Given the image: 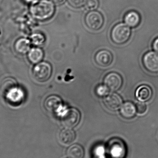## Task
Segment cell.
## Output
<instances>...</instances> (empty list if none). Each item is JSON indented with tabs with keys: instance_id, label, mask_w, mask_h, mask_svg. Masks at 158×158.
Returning <instances> with one entry per match:
<instances>
[{
	"instance_id": "6da1fadb",
	"label": "cell",
	"mask_w": 158,
	"mask_h": 158,
	"mask_svg": "<svg viewBox=\"0 0 158 158\" xmlns=\"http://www.w3.org/2000/svg\"><path fill=\"white\" fill-rule=\"evenodd\" d=\"M2 94L6 101L10 105L18 106L23 103L26 94L13 79H5L1 86Z\"/></svg>"
},
{
	"instance_id": "7a4b0ae2",
	"label": "cell",
	"mask_w": 158,
	"mask_h": 158,
	"mask_svg": "<svg viewBox=\"0 0 158 158\" xmlns=\"http://www.w3.org/2000/svg\"><path fill=\"white\" fill-rule=\"evenodd\" d=\"M54 5L49 0H40L31 6V10L34 18L40 20H45L52 17L55 13Z\"/></svg>"
},
{
	"instance_id": "3957f363",
	"label": "cell",
	"mask_w": 158,
	"mask_h": 158,
	"mask_svg": "<svg viewBox=\"0 0 158 158\" xmlns=\"http://www.w3.org/2000/svg\"><path fill=\"white\" fill-rule=\"evenodd\" d=\"M131 34V29L128 25L119 23L114 26L111 30V40L116 44H123L129 40Z\"/></svg>"
},
{
	"instance_id": "277c9868",
	"label": "cell",
	"mask_w": 158,
	"mask_h": 158,
	"mask_svg": "<svg viewBox=\"0 0 158 158\" xmlns=\"http://www.w3.org/2000/svg\"><path fill=\"white\" fill-rule=\"evenodd\" d=\"M81 115L77 110L75 108H69L63 112L61 120L63 125L66 128L72 129L76 127L80 121Z\"/></svg>"
},
{
	"instance_id": "5b68a950",
	"label": "cell",
	"mask_w": 158,
	"mask_h": 158,
	"mask_svg": "<svg viewBox=\"0 0 158 158\" xmlns=\"http://www.w3.org/2000/svg\"><path fill=\"white\" fill-rule=\"evenodd\" d=\"M52 73V68L49 63L42 62L37 64L33 69V77L39 82H43L49 80Z\"/></svg>"
},
{
	"instance_id": "8992f818",
	"label": "cell",
	"mask_w": 158,
	"mask_h": 158,
	"mask_svg": "<svg viewBox=\"0 0 158 158\" xmlns=\"http://www.w3.org/2000/svg\"><path fill=\"white\" fill-rule=\"evenodd\" d=\"M109 154L113 158H123L126 155V149L123 142L119 138H113L108 144Z\"/></svg>"
},
{
	"instance_id": "52a82bcc",
	"label": "cell",
	"mask_w": 158,
	"mask_h": 158,
	"mask_svg": "<svg viewBox=\"0 0 158 158\" xmlns=\"http://www.w3.org/2000/svg\"><path fill=\"white\" fill-rule=\"evenodd\" d=\"M85 21L86 26L92 30H98L103 26L104 19L98 11H91L86 15Z\"/></svg>"
},
{
	"instance_id": "ba28073f",
	"label": "cell",
	"mask_w": 158,
	"mask_h": 158,
	"mask_svg": "<svg viewBox=\"0 0 158 158\" xmlns=\"http://www.w3.org/2000/svg\"><path fill=\"white\" fill-rule=\"evenodd\" d=\"M143 64L148 71L151 73H157L158 53L154 52L146 53L143 57Z\"/></svg>"
},
{
	"instance_id": "9c48e42d",
	"label": "cell",
	"mask_w": 158,
	"mask_h": 158,
	"mask_svg": "<svg viewBox=\"0 0 158 158\" xmlns=\"http://www.w3.org/2000/svg\"><path fill=\"white\" fill-rule=\"evenodd\" d=\"M104 84L112 91H116L121 87L123 80L118 73L111 72L107 75L104 79Z\"/></svg>"
},
{
	"instance_id": "30bf717a",
	"label": "cell",
	"mask_w": 158,
	"mask_h": 158,
	"mask_svg": "<svg viewBox=\"0 0 158 158\" xmlns=\"http://www.w3.org/2000/svg\"><path fill=\"white\" fill-rule=\"evenodd\" d=\"M44 106L46 110L49 112L56 113L63 108L62 100L56 95L48 97L44 101Z\"/></svg>"
},
{
	"instance_id": "8fae6325",
	"label": "cell",
	"mask_w": 158,
	"mask_h": 158,
	"mask_svg": "<svg viewBox=\"0 0 158 158\" xmlns=\"http://www.w3.org/2000/svg\"><path fill=\"white\" fill-rule=\"evenodd\" d=\"M95 60L98 65L101 67L108 66L113 61L112 54L107 50H103L97 53Z\"/></svg>"
},
{
	"instance_id": "7c38bea8",
	"label": "cell",
	"mask_w": 158,
	"mask_h": 158,
	"mask_svg": "<svg viewBox=\"0 0 158 158\" xmlns=\"http://www.w3.org/2000/svg\"><path fill=\"white\" fill-rule=\"evenodd\" d=\"M122 102L121 97L116 94H110L104 99L105 106L110 110H116L119 108Z\"/></svg>"
},
{
	"instance_id": "4fadbf2b",
	"label": "cell",
	"mask_w": 158,
	"mask_h": 158,
	"mask_svg": "<svg viewBox=\"0 0 158 158\" xmlns=\"http://www.w3.org/2000/svg\"><path fill=\"white\" fill-rule=\"evenodd\" d=\"M76 138V134L71 129L66 128L60 132L59 135L60 143L64 146H69L72 144Z\"/></svg>"
},
{
	"instance_id": "5bb4252c",
	"label": "cell",
	"mask_w": 158,
	"mask_h": 158,
	"mask_svg": "<svg viewBox=\"0 0 158 158\" xmlns=\"http://www.w3.org/2000/svg\"><path fill=\"white\" fill-rule=\"evenodd\" d=\"M152 90L147 85H142L138 87L135 92L136 98L141 102H146L151 99Z\"/></svg>"
},
{
	"instance_id": "9a60e30c",
	"label": "cell",
	"mask_w": 158,
	"mask_h": 158,
	"mask_svg": "<svg viewBox=\"0 0 158 158\" xmlns=\"http://www.w3.org/2000/svg\"><path fill=\"white\" fill-rule=\"evenodd\" d=\"M124 22L126 25L131 27H135L140 24L141 17L136 11H131L124 16Z\"/></svg>"
},
{
	"instance_id": "2e32d148",
	"label": "cell",
	"mask_w": 158,
	"mask_h": 158,
	"mask_svg": "<svg viewBox=\"0 0 158 158\" xmlns=\"http://www.w3.org/2000/svg\"><path fill=\"white\" fill-rule=\"evenodd\" d=\"M136 107L131 102H127L123 104L120 109V113L124 118L131 119L136 113Z\"/></svg>"
},
{
	"instance_id": "e0dca14e",
	"label": "cell",
	"mask_w": 158,
	"mask_h": 158,
	"mask_svg": "<svg viewBox=\"0 0 158 158\" xmlns=\"http://www.w3.org/2000/svg\"><path fill=\"white\" fill-rule=\"evenodd\" d=\"M30 41L28 40L21 38L16 42L15 47L16 52L20 55H24L29 52Z\"/></svg>"
},
{
	"instance_id": "ac0fdd59",
	"label": "cell",
	"mask_w": 158,
	"mask_h": 158,
	"mask_svg": "<svg viewBox=\"0 0 158 158\" xmlns=\"http://www.w3.org/2000/svg\"><path fill=\"white\" fill-rule=\"evenodd\" d=\"M43 56V52L39 48H32L28 54L29 60L33 64H39L42 60Z\"/></svg>"
},
{
	"instance_id": "d6986e66",
	"label": "cell",
	"mask_w": 158,
	"mask_h": 158,
	"mask_svg": "<svg viewBox=\"0 0 158 158\" xmlns=\"http://www.w3.org/2000/svg\"><path fill=\"white\" fill-rule=\"evenodd\" d=\"M67 154L70 158H83L84 156V151L80 145L74 144L69 147Z\"/></svg>"
},
{
	"instance_id": "ffe728a7",
	"label": "cell",
	"mask_w": 158,
	"mask_h": 158,
	"mask_svg": "<svg viewBox=\"0 0 158 158\" xmlns=\"http://www.w3.org/2000/svg\"><path fill=\"white\" fill-rule=\"evenodd\" d=\"M31 39L32 43L36 46H41L44 44L45 41V37L41 33L32 34L31 37Z\"/></svg>"
},
{
	"instance_id": "44dd1931",
	"label": "cell",
	"mask_w": 158,
	"mask_h": 158,
	"mask_svg": "<svg viewBox=\"0 0 158 158\" xmlns=\"http://www.w3.org/2000/svg\"><path fill=\"white\" fill-rule=\"evenodd\" d=\"M95 92L98 96L103 97L108 94L109 89L105 85H100L97 86Z\"/></svg>"
},
{
	"instance_id": "7402d4cb",
	"label": "cell",
	"mask_w": 158,
	"mask_h": 158,
	"mask_svg": "<svg viewBox=\"0 0 158 158\" xmlns=\"http://www.w3.org/2000/svg\"><path fill=\"white\" fill-rule=\"evenodd\" d=\"M85 4L87 10L93 11L98 7V0H86Z\"/></svg>"
},
{
	"instance_id": "603a6c76",
	"label": "cell",
	"mask_w": 158,
	"mask_h": 158,
	"mask_svg": "<svg viewBox=\"0 0 158 158\" xmlns=\"http://www.w3.org/2000/svg\"><path fill=\"white\" fill-rule=\"evenodd\" d=\"M68 2L72 7L80 8L85 4L86 0H68Z\"/></svg>"
},
{
	"instance_id": "cb8c5ba5",
	"label": "cell",
	"mask_w": 158,
	"mask_h": 158,
	"mask_svg": "<svg viewBox=\"0 0 158 158\" xmlns=\"http://www.w3.org/2000/svg\"><path fill=\"white\" fill-rule=\"evenodd\" d=\"M136 111L138 112L139 114H143L145 113L147 110V106L146 105L144 102H138L136 105Z\"/></svg>"
},
{
	"instance_id": "d4e9b609",
	"label": "cell",
	"mask_w": 158,
	"mask_h": 158,
	"mask_svg": "<svg viewBox=\"0 0 158 158\" xmlns=\"http://www.w3.org/2000/svg\"><path fill=\"white\" fill-rule=\"evenodd\" d=\"M153 47L154 50L158 53V38L154 40L153 43Z\"/></svg>"
},
{
	"instance_id": "484cf974",
	"label": "cell",
	"mask_w": 158,
	"mask_h": 158,
	"mask_svg": "<svg viewBox=\"0 0 158 158\" xmlns=\"http://www.w3.org/2000/svg\"><path fill=\"white\" fill-rule=\"evenodd\" d=\"M51 1L56 5H61L65 2L66 0H51Z\"/></svg>"
}]
</instances>
